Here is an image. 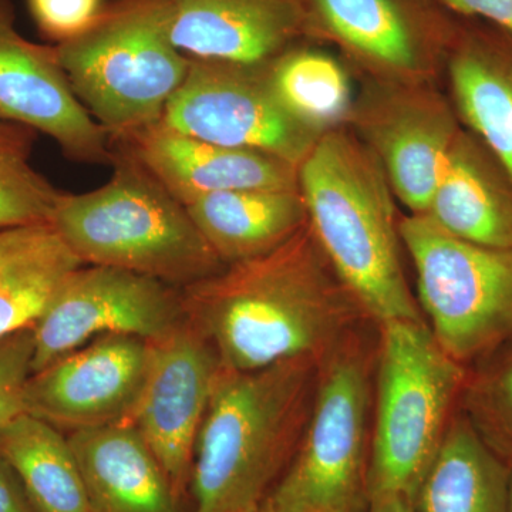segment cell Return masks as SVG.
I'll return each mask as SVG.
<instances>
[{
    "label": "cell",
    "instance_id": "cell-1",
    "mask_svg": "<svg viewBox=\"0 0 512 512\" xmlns=\"http://www.w3.org/2000/svg\"><path fill=\"white\" fill-rule=\"evenodd\" d=\"M184 318L222 369L252 372L285 360H320L372 322L330 265L306 222L268 254L227 265L181 289Z\"/></svg>",
    "mask_w": 512,
    "mask_h": 512
},
{
    "label": "cell",
    "instance_id": "cell-2",
    "mask_svg": "<svg viewBox=\"0 0 512 512\" xmlns=\"http://www.w3.org/2000/svg\"><path fill=\"white\" fill-rule=\"evenodd\" d=\"M318 359L252 372L221 369L202 420L190 512H258L284 476L308 423Z\"/></svg>",
    "mask_w": 512,
    "mask_h": 512
},
{
    "label": "cell",
    "instance_id": "cell-3",
    "mask_svg": "<svg viewBox=\"0 0 512 512\" xmlns=\"http://www.w3.org/2000/svg\"><path fill=\"white\" fill-rule=\"evenodd\" d=\"M308 224L375 325L424 320L402 265L394 192L379 158L348 126L316 141L298 168Z\"/></svg>",
    "mask_w": 512,
    "mask_h": 512
},
{
    "label": "cell",
    "instance_id": "cell-4",
    "mask_svg": "<svg viewBox=\"0 0 512 512\" xmlns=\"http://www.w3.org/2000/svg\"><path fill=\"white\" fill-rule=\"evenodd\" d=\"M109 183L64 192L50 224L84 265L110 266L183 289L225 268L187 208L123 147Z\"/></svg>",
    "mask_w": 512,
    "mask_h": 512
},
{
    "label": "cell",
    "instance_id": "cell-5",
    "mask_svg": "<svg viewBox=\"0 0 512 512\" xmlns=\"http://www.w3.org/2000/svg\"><path fill=\"white\" fill-rule=\"evenodd\" d=\"M365 325L320 357L308 423L265 501L275 512L369 510L377 340Z\"/></svg>",
    "mask_w": 512,
    "mask_h": 512
},
{
    "label": "cell",
    "instance_id": "cell-6",
    "mask_svg": "<svg viewBox=\"0 0 512 512\" xmlns=\"http://www.w3.org/2000/svg\"><path fill=\"white\" fill-rule=\"evenodd\" d=\"M376 326L369 497L402 494L414 503L457 412L468 367L441 349L426 320Z\"/></svg>",
    "mask_w": 512,
    "mask_h": 512
},
{
    "label": "cell",
    "instance_id": "cell-7",
    "mask_svg": "<svg viewBox=\"0 0 512 512\" xmlns=\"http://www.w3.org/2000/svg\"><path fill=\"white\" fill-rule=\"evenodd\" d=\"M55 46L77 99L110 137L160 121L190 69L171 42L164 0H113Z\"/></svg>",
    "mask_w": 512,
    "mask_h": 512
},
{
    "label": "cell",
    "instance_id": "cell-8",
    "mask_svg": "<svg viewBox=\"0 0 512 512\" xmlns=\"http://www.w3.org/2000/svg\"><path fill=\"white\" fill-rule=\"evenodd\" d=\"M399 228L420 311L448 356L470 367L512 339V249L463 241L426 215H409Z\"/></svg>",
    "mask_w": 512,
    "mask_h": 512
},
{
    "label": "cell",
    "instance_id": "cell-9",
    "mask_svg": "<svg viewBox=\"0 0 512 512\" xmlns=\"http://www.w3.org/2000/svg\"><path fill=\"white\" fill-rule=\"evenodd\" d=\"M160 123L218 146L272 154L298 168L322 137L281 106L269 83L268 63L190 57L187 77Z\"/></svg>",
    "mask_w": 512,
    "mask_h": 512
},
{
    "label": "cell",
    "instance_id": "cell-10",
    "mask_svg": "<svg viewBox=\"0 0 512 512\" xmlns=\"http://www.w3.org/2000/svg\"><path fill=\"white\" fill-rule=\"evenodd\" d=\"M183 319L180 288L126 269L80 266L60 285L32 328V372L94 339H156Z\"/></svg>",
    "mask_w": 512,
    "mask_h": 512
},
{
    "label": "cell",
    "instance_id": "cell-11",
    "mask_svg": "<svg viewBox=\"0 0 512 512\" xmlns=\"http://www.w3.org/2000/svg\"><path fill=\"white\" fill-rule=\"evenodd\" d=\"M365 79L348 127L379 158L394 197L424 214L463 128L456 110L433 83Z\"/></svg>",
    "mask_w": 512,
    "mask_h": 512
},
{
    "label": "cell",
    "instance_id": "cell-12",
    "mask_svg": "<svg viewBox=\"0 0 512 512\" xmlns=\"http://www.w3.org/2000/svg\"><path fill=\"white\" fill-rule=\"evenodd\" d=\"M309 40L330 42L367 79L433 83L457 22L429 0H306Z\"/></svg>",
    "mask_w": 512,
    "mask_h": 512
},
{
    "label": "cell",
    "instance_id": "cell-13",
    "mask_svg": "<svg viewBox=\"0 0 512 512\" xmlns=\"http://www.w3.org/2000/svg\"><path fill=\"white\" fill-rule=\"evenodd\" d=\"M220 357L187 319L148 340V366L130 423L184 503L195 443L220 376Z\"/></svg>",
    "mask_w": 512,
    "mask_h": 512
},
{
    "label": "cell",
    "instance_id": "cell-14",
    "mask_svg": "<svg viewBox=\"0 0 512 512\" xmlns=\"http://www.w3.org/2000/svg\"><path fill=\"white\" fill-rule=\"evenodd\" d=\"M148 366V340L109 335L32 373L25 413L67 433L130 423Z\"/></svg>",
    "mask_w": 512,
    "mask_h": 512
},
{
    "label": "cell",
    "instance_id": "cell-15",
    "mask_svg": "<svg viewBox=\"0 0 512 512\" xmlns=\"http://www.w3.org/2000/svg\"><path fill=\"white\" fill-rule=\"evenodd\" d=\"M0 120L53 138L67 160L113 161L109 131L77 99L56 46L37 45L16 29L13 0H0Z\"/></svg>",
    "mask_w": 512,
    "mask_h": 512
},
{
    "label": "cell",
    "instance_id": "cell-16",
    "mask_svg": "<svg viewBox=\"0 0 512 512\" xmlns=\"http://www.w3.org/2000/svg\"><path fill=\"white\" fill-rule=\"evenodd\" d=\"M168 33L185 56L266 64L309 40L306 0H164Z\"/></svg>",
    "mask_w": 512,
    "mask_h": 512
},
{
    "label": "cell",
    "instance_id": "cell-17",
    "mask_svg": "<svg viewBox=\"0 0 512 512\" xmlns=\"http://www.w3.org/2000/svg\"><path fill=\"white\" fill-rule=\"evenodd\" d=\"M110 143L133 154L184 207L214 192L299 187L298 167L282 158L208 143L160 121Z\"/></svg>",
    "mask_w": 512,
    "mask_h": 512
},
{
    "label": "cell",
    "instance_id": "cell-18",
    "mask_svg": "<svg viewBox=\"0 0 512 512\" xmlns=\"http://www.w3.org/2000/svg\"><path fill=\"white\" fill-rule=\"evenodd\" d=\"M443 70L458 120L512 180V33L457 23Z\"/></svg>",
    "mask_w": 512,
    "mask_h": 512
},
{
    "label": "cell",
    "instance_id": "cell-19",
    "mask_svg": "<svg viewBox=\"0 0 512 512\" xmlns=\"http://www.w3.org/2000/svg\"><path fill=\"white\" fill-rule=\"evenodd\" d=\"M421 215L471 244L512 249V180L490 150L461 128Z\"/></svg>",
    "mask_w": 512,
    "mask_h": 512
},
{
    "label": "cell",
    "instance_id": "cell-20",
    "mask_svg": "<svg viewBox=\"0 0 512 512\" xmlns=\"http://www.w3.org/2000/svg\"><path fill=\"white\" fill-rule=\"evenodd\" d=\"M92 512H183L153 451L131 423L67 433Z\"/></svg>",
    "mask_w": 512,
    "mask_h": 512
},
{
    "label": "cell",
    "instance_id": "cell-21",
    "mask_svg": "<svg viewBox=\"0 0 512 512\" xmlns=\"http://www.w3.org/2000/svg\"><path fill=\"white\" fill-rule=\"evenodd\" d=\"M185 208L225 265L274 251L308 222L299 187L214 192Z\"/></svg>",
    "mask_w": 512,
    "mask_h": 512
},
{
    "label": "cell",
    "instance_id": "cell-22",
    "mask_svg": "<svg viewBox=\"0 0 512 512\" xmlns=\"http://www.w3.org/2000/svg\"><path fill=\"white\" fill-rule=\"evenodd\" d=\"M511 467L458 407L417 490V512H510Z\"/></svg>",
    "mask_w": 512,
    "mask_h": 512
},
{
    "label": "cell",
    "instance_id": "cell-23",
    "mask_svg": "<svg viewBox=\"0 0 512 512\" xmlns=\"http://www.w3.org/2000/svg\"><path fill=\"white\" fill-rule=\"evenodd\" d=\"M83 265L50 222L0 231V338L33 328Z\"/></svg>",
    "mask_w": 512,
    "mask_h": 512
},
{
    "label": "cell",
    "instance_id": "cell-24",
    "mask_svg": "<svg viewBox=\"0 0 512 512\" xmlns=\"http://www.w3.org/2000/svg\"><path fill=\"white\" fill-rule=\"evenodd\" d=\"M0 454L36 512H92L79 464L62 430L20 414L0 427Z\"/></svg>",
    "mask_w": 512,
    "mask_h": 512
},
{
    "label": "cell",
    "instance_id": "cell-25",
    "mask_svg": "<svg viewBox=\"0 0 512 512\" xmlns=\"http://www.w3.org/2000/svg\"><path fill=\"white\" fill-rule=\"evenodd\" d=\"M268 77L276 99L303 127L323 136L348 126L355 96L336 57L299 43L268 63Z\"/></svg>",
    "mask_w": 512,
    "mask_h": 512
},
{
    "label": "cell",
    "instance_id": "cell-26",
    "mask_svg": "<svg viewBox=\"0 0 512 512\" xmlns=\"http://www.w3.org/2000/svg\"><path fill=\"white\" fill-rule=\"evenodd\" d=\"M35 128L0 120V231L50 222L64 194L30 164Z\"/></svg>",
    "mask_w": 512,
    "mask_h": 512
},
{
    "label": "cell",
    "instance_id": "cell-27",
    "mask_svg": "<svg viewBox=\"0 0 512 512\" xmlns=\"http://www.w3.org/2000/svg\"><path fill=\"white\" fill-rule=\"evenodd\" d=\"M458 407L512 468V339L468 367Z\"/></svg>",
    "mask_w": 512,
    "mask_h": 512
},
{
    "label": "cell",
    "instance_id": "cell-28",
    "mask_svg": "<svg viewBox=\"0 0 512 512\" xmlns=\"http://www.w3.org/2000/svg\"><path fill=\"white\" fill-rule=\"evenodd\" d=\"M32 328L0 338V427L25 413V392L32 376Z\"/></svg>",
    "mask_w": 512,
    "mask_h": 512
},
{
    "label": "cell",
    "instance_id": "cell-29",
    "mask_svg": "<svg viewBox=\"0 0 512 512\" xmlns=\"http://www.w3.org/2000/svg\"><path fill=\"white\" fill-rule=\"evenodd\" d=\"M106 5L104 0H28L37 29L56 45L83 33Z\"/></svg>",
    "mask_w": 512,
    "mask_h": 512
},
{
    "label": "cell",
    "instance_id": "cell-30",
    "mask_svg": "<svg viewBox=\"0 0 512 512\" xmlns=\"http://www.w3.org/2000/svg\"><path fill=\"white\" fill-rule=\"evenodd\" d=\"M464 18L484 19L512 33V0H436Z\"/></svg>",
    "mask_w": 512,
    "mask_h": 512
},
{
    "label": "cell",
    "instance_id": "cell-31",
    "mask_svg": "<svg viewBox=\"0 0 512 512\" xmlns=\"http://www.w3.org/2000/svg\"><path fill=\"white\" fill-rule=\"evenodd\" d=\"M0 512H36L18 476L0 454Z\"/></svg>",
    "mask_w": 512,
    "mask_h": 512
},
{
    "label": "cell",
    "instance_id": "cell-32",
    "mask_svg": "<svg viewBox=\"0 0 512 512\" xmlns=\"http://www.w3.org/2000/svg\"><path fill=\"white\" fill-rule=\"evenodd\" d=\"M367 512H417L416 505L402 494H383L370 500Z\"/></svg>",
    "mask_w": 512,
    "mask_h": 512
},
{
    "label": "cell",
    "instance_id": "cell-33",
    "mask_svg": "<svg viewBox=\"0 0 512 512\" xmlns=\"http://www.w3.org/2000/svg\"><path fill=\"white\" fill-rule=\"evenodd\" d=\"M258 512H275V511L272 510V508L269 507V505L265 503L264 505H262L261 510H259Z\"/></svg>",
    "mask_w": 512,
    "mask_h": 512
},
{
    "label": "cell",
    "instance_id": "cell-34",
    "mask_svg": "<svg viewBox=\"0 0 512 512\" xmlns=\"http://www.w3.org/2000/svg\"><path fill=\"white\" fill-rule=\"evenodd\" d=\"M510 512H512V468L510 476Z\"/></svg>",
    "mask_w": 512,
    "mask_h": 512
}]
</instances>
